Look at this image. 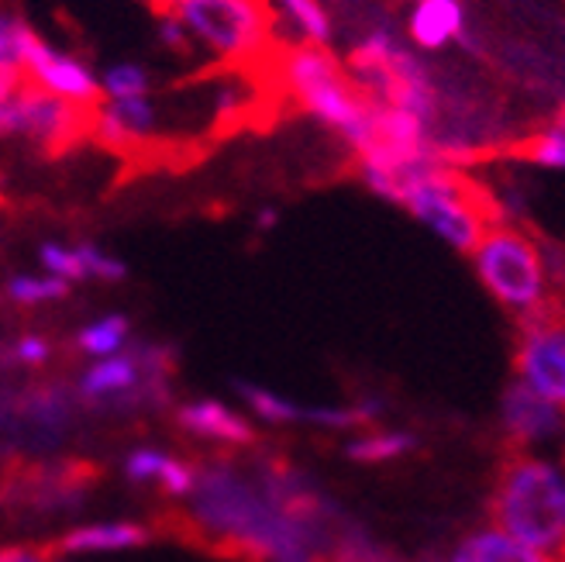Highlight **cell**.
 <instances>
[{
	"instance_id": "cell-1",
	"label": "cell",
	"mask_w": 565,
	"mask_h": 562,
	"mask_svg": "<svg viewBox=\"0 0 565 562\" xmlns=\"http://www.w3.org/2000/svg\"><path fill=\"white\" fill-rule=\"evenodd\" d=\"M493 521L524 549L565 562V466L521 453L493 490Z\"/></svg>"
},
{
	"instance_id": "cell-2",
	"label": "cell",
	"mask_w": 565,
	"mask_h": 562,
	"mask_svg": "<svg viewBox=\"0 0 565 562\" xmlns=\"http://www.w3.org/2000/svg\"><path fill=\"white\" fill-rule=\"evenodd\" d=\"M279 79L307 115L342 135L352 152L362 146L373 118V100L355 87L345 63H338L324 45L297 42L282 52Z\"/></svg>"
},
{
	"instance_id": "cell-3",
	"label": "cell",
	"mask_w": 565,
	"mask_h": 562,
	"mask_svg": "<svg viewBox=\"0 0 565 562\" xmlns=\"http://www.w3.org/2000/svg\"><path fill=\"white\" fill-rule=\"evenodd\" d=\"M397 204L456 252H472L479 238L493 229L479 190L448 162L428 166L424 173L407 180Z\"/></svg>"
},
{
	"instance_id": "cell-4",
	"label": "cell",
	"mask_w": 565,
	"mask_h": 562,
	"mask_svg": "<svg viewBox=\"0 0 565 562\" xmlns=\"http://www.w3.org/2000/svg\"><path fill=\"white\" fill-rule=\"evenodd\" d=\"M469 256H472V269L479 276V284L487 287V294L500 307L521 315V321L542 315L545 294H548L545 259L539 245L524 232L507 229V224H493Z\"/></svg>"
},
{
	"instance_id": "cell-5",
	"label": "cell",
	"mask_w": 565,
	"mask_h": 562,
	"mask_svg": "<svg viewBox=\"0 0 565 562\" xmlns=\"http://www.w3.org/2000/svg\"><path fill=\"white\" fill-rule=\"evenodd\" d=\"M180 21L214 63L242 66L266 52L273 39V11L266 0H186Z\"/></svg>"
},
{
	"instance_id": "cell-6",
	"label": "cell",
	"mask_w": 565,
	"mask_h": 562,
	"mask_svg": "<svg viewBox=\"0 0 565 562\" xmlns=\"http://www.w3.org/2000/svg\"><path fill=\"white\" fill-rule=\"evenodd\" d=\"M73 397L79 407L97 414H135V411H162L173 404V386L169 380L149 377L141 367L135 342L110 356L97 359L79 373Z\"/></svg>"
},
{
	"instance_id": "cell-7",
	"label": "cell",
	"mask_w": 565,
	"mask_h": 562,
	"mask_svg": "<svg viewBox=\"0 0 565 562\" xmlns=\"http://www.w3.org/2000/svg\"><path fill=\"white\" fill-rule=\"evenodd\" d=\"M21 76L28 87H35L49 97H60L83 110H94L104 100L100 73H94L90 63L76 60V55L63 52L60 45H52L45 39H35V45L28 49Z\"/></svg>"
},
{
	"instance_id": "cell-8",
	"label": "cell",
	"mask_w": 565,
	"mask_h": 562,
	"mask_svg": "<svg viewBox=\"0 0 565 562\" xmlns=\"http://www.w3.org/2000/svg\"><path fill=\"white\" fill-rule=\"evenodd\" d=\"M11 125L14 138H24V142L42 149H66L79 135L90 131V110L49 97L24 83L11 97Z\"/></svg>"
},
{
	"instance_id": "cell-9",
	"label": "cell",
	"mask_w": 565,
	"mask_h": 562,
	"mask_svg": "<svg viewBox=\"0 0 565 562\" xmlns=\"http://www.w3.org/2000/svg\"><path fill=\"white\" fill-rule=\"evenodd\" d=\"M518 380L539 390L545 401L565 411V325L534 315L521 321V346H518Z\"/></svg>"
},
{
	"instance_id": "cell-10",
	"label": "cell",
	"mask_w": 565,
	"mask_h": 562,
	"mask_svg": "<svg viewBox=\"0 0 565 562\" xmlns=\"http://www.w3.org/2000/svg\"><path fill=\"white\" fill-rule=\"evenodd\" d=\"M173 425L193 442L217 445V448H252L259 432L252 417L217 397H193L173 407Z\"/></svg>"
},
{
	"instance_id": "cell-11",
	"label": "cell",
	"mask_w": 565,
	"mask_h": 562,
	"mask_svg": "<svg viewBox=\"0 0 565 562\" xmlns=\"http://www.w3.org/2000/svg\"><path fill=\"white\" fill-rule=\"evenodd\" d=\"M500 425L518 448L545 445L565 428V411L545 401L524 380H511L500 397Z\"/></svg>"
},
{
	"instance_id": "cell-12",
	"label": "cell",
	"mask_w": 565,
	"mask_h": 562,
	"mask_svg": "<svg viewBox=\"0 0 565 562\" xmlns=\"http://www.w3.org/2000/svg\"><path fill=\"white\" fill-rule=\"evenodd\" d=\"M159 104L152 97H135V100H100L90 110V135L107 149H135L149 142L159 131Z\"/></svg>"
},
{
	"instance_id": "cell-13",
	"label": "cell",
	"mask_w": 565,
	"mask_h": 562,
	"mask_svg": "<svg viewBox=\"0 0 565 562\" xmlns=\"http://www.w3.org/2000/svg\"><path fill=\"white\" fill-rule=\"evenodd\" d=\"M121 476L131 487H156L162 497L186 500L196 484V466L159 445H135L121 459Z\"/></svg>"
},
{
	"instance_id": "cell-14",
	"label": "cell",
	"mask_w": 565,
	"mask_h": 562,
	"mask_svg": "<svg viewBox=\"0 0 565 562\" xmlns=\"http://www.w3.org/2000/svg\"><path fill=\"white\" fill-rule=\"evenodd\" d=\"M156 539V528L141 524V521H87L63 531L55 552H63L66 559L76 555H110V552H131V549H146Z\"/></svg>"
},
{
	"instance_id": "cell-15",
	"label": "cell",
	"mask_w": 565,
	"mask_h": 562,
	"mask_svg": "<svg viewBox=\"0 0 565 562\" xmlns=\"http://www.w3.org/2000/svg\"><path fill=\"white\" fill-rule=\"evenodd\" d=\"M407 39L424 52H441L448 45H472L462 0H414L407 11Z\"/></svg>"
},
{
	"instance_id": "cell-16",
	"label": "cell",
	"mask_w": 565,
	"mask_h": 562,
	"mask_svg": "<svg viewBox=\"0 0 565 562\" xmlns=\"http://www.w3.org/2000/svg\"><path fill=\"white\" fill-rule=\"evenodd\" d=\"M232 390L235 397L242 401V407L252 414V421H259V425H269V428H294V425H303L307 417V404H297L294 397L279 390H269L256 380H232Z\"/></svg>"
},
{
	"instance_id": "cell-17",
	"label": "cell",
	"mask_w": 565,
	"mask_h": 562,
	"mask_svg": "<svg viewBox=\"0 0 565 562\" xmlns=\"http://www.w3.org/2000/svg\"><path fill=\"white\" fill-rule=\"evenodd\" d=\"M420 448V438L407 428H373L359 432L345 442V459L359 466H386L407 459Z\"/></svg>"
},
{
	"instance_id": "cell-18",
	"label": "cell",
	"mask_w": 565,
	"mask_h": 562,
	"mask_svg": "<svg viewBox=\"0 0 565 562\" xmlns=\"http://www.w3.org/2000/svg\"><path fill=\"white\" fill-rule=\"evenodd\" d=\"M448 562H552V559L524 549L521 542H514L511 536H507V531L490 524V528L472 531L469 539H462Z\"/></svg>"
},
{
	"instance_id": "cell-19",
	"label": "cell",
	"mask_w": 565,
	"mask_h": 562,
	"mask_svg": "<svg viewBox=\"0 0 565 562\" xmlns=\"http://www.w3.org/2000/svg\"><path fill=\"white\" fill-rule=\"evenodd\" d=\"M131 346V321L128 315H118V311H110V315H100L87 325H79L76 335H73V349L79 356H87V359H110V356H118Z\"/></svg>"
},
{
	"instance_id": "cell-20",
	"label": "cell",
	"mask_w": 565,
	"mask_h": 562,
	"mask_svg": "<svg viewBox=\"0 0 565 562\" xmlns=\"http://www.w3.org/2000/svg\"><path fill=\"white\" fill-rule=\"evenodd\" d=\"M4 294L18 307H45V304H60L73 294V287L60 276L49 273H18L4 284Z\"/></svg>"
},
{
	"instance_id": "cell-21",
	"label": "cell",
	"mask_w": 565,
	"mask_h": 562,
	"mask_svg": "<svg viewBox=\"0 0 565 562\" xmlns=\"http://www.w3.org/2000/svg\"><path fill=\"white\" fill-rule=\"evenodd\" d=\"M279 14L294 24V32L300 35L303 45H324L331 42V14L321 0H276Z\"/></svg>"
},
{
	"instance_id": "cell-22",
	"label": "cell",
	"mask_w": 565,
	"mask_h": 562,
	"mask_svg": "<svg viewBox=\"0 0 565 562\" xmlns=\"http://www.w3.org/2000/svg\"><path fill=\"white\" fill-rule=\"evenodd\" d=\"M100 94L104 100L152 97V73L141 63H115L100 73Z\"/></svg>"
},
{
	"instance_id": "cell-23",
	"label": "cell",
	"mask_w": 565,
	"mask_h": 562,
	"mask_svg": "<svg viewBox=\"0 0 565 562\" xmlns=\"http://www.w3.org/2000/svg\"><path fill=\"white\" fill-rule=\"evenodd\" d=\"M35 39L39 35L32 32V24H28L24 18H18L11 11H0V70L21 73L24 55L35 45Z\"/></svg>"
},
{
	"instance_id": "cell-24",
	"label": "cell",
	"mask_w": 565,
	"mask_h": 562,
	"mask_svg": "<svg viewBox=\"0 0 565 562\" xmlns=\"http://www.w3.org/2000/svg\"><path fill=\"white\" fill-rule=\"evenodd\" d=\"M39 266H42V273H49V276L66 279L70 287L87 284V269H83V259H79L76 245H66V242H42V245H39Z\"/></svg>"
},
{
	"instance_id": "cell-25",
	"label": "cell",
	"mask_w": 565,
	"mask_h": 562,
	"mask_svg": "<svg viewBox=\"0 0 565 562\" xmlns=\"http://www.w3.org/2000/svg\"><path fill=\"white\" fill-rule=\"evenodd\" d=\"M76 252H79V259H83V269H87V279H94V284L115 287V284H125V279L131 276L128 263L118 259L115 252L100 248L97 242H76Z\"/></svg>"
},
{
	"instance_id": "cell-26",
	"label": "cell",
	"mask_w": 565,
	"mask_h": 562,
	"mask_svg": "<svg viewBox=\"0 0 565 562\" xmlns=\"http://www.w3.org/2000/svg\"><path fill=\"white\" fill-rule=\"evenodd\" d=\"M73 404H76L73 393H66L60 386H42L35 393H28L24 411H28V417L35 421V425H66Z\"/></svg>"
},
{
	"instance_id": "cell-27",
	"label": "cell",
	"mask_w": 565,
	"mask_h": 562,
	"mask_svg": "<svg viewBox=\"0 0 565 562\" xmlns=\"http://www.w3.org/2000/svg\"><path fill=\"white\" fill-rule=\"evenodd\" d=\"M527 159L542 170H565V125L552 121L527 142Z\"/></svg>"
},
{
	"instance_id": "cell-28",
	"label": "cell",
	"mask_w": 565,
	"mask_h": 562,
	"mask_svg": "<svg viewBox=\"0 0 565 562\" xmlns=\"http://www.w3.org/2000/svg\"><path fill=\"white\" fill-rule=\"evenodd\" d=\"M52 356H55L52 342L45 339V335H39V331L21 335V339L11 346V359L18 362V367H24V370H42V367H49Z\"/></svg>"
},
{
	"instance_id": "cell-29",
	"label": "cell",
	"mask_w": 565,
	"mask_h": 562,
	"mask_svg": "<svg viewBox=\"0 0 565 562\" xmlns=\"http://www.w3.org/2000/svg\"><path fill=\"white\" fill-rule=\"evenodd\" d=\"M156 35H159V42H162L169 52H177V55H186V52L193 49V39H190L186 24L180 21V14H177V11H166V14H159Z\"/></svg>"
},
{
	"instance_id": "cell-30",
	"label": "cell",
	"mask_w": 565,
	"mask_h": 562,
	"mask_svg": "<svg viewBox=\"0 0 565 562\" xmlns=\"http://www.w3.org/2000/svg\"><path fill=\"white\" fill-rule=\"evenodd\" d=\"M0 562H52V552L39 545H4Z\"/></svg>"
},
{
	"instance_id": "cell-31",
	"label": "cell",
	"mask_w": 565,
	"mask_h": 562,
	"mask_svg": "<svg viewBox=\"0 0 565 562\" xmlns=\"http://www.w3.org/2000/svg\"><path fill=\"white\" fill-rule=\"evenodd\" d=\"M24 87V76L21 73H8V70H0V104L11 100L18 91Z\"/></svg>"
},
{
	"instance_id": "cell-32",
	"label": "cell",
	"mask_w": 565,
	"mask_h": 562,
	"mask_svg": "<svg viewBox=\"0 0 565 562\" xmlns=\"http://www.w3.org/2000/svg\"><path fill=\"white\" fill-rule=\"evenodd\" d=\"M276 224H279V211L276 208H263L259 214H256V232H273L276 229Z\"/></svg>"
},
{
	"instance_id": "cell-33",
	"label": "cell",
	"mask_w": 565,
	"mask_h": 562,
	"mask_svg": "<svg viewBox=\"0 0 565 562\" xmlns=\"http://www.w3.org/2000/svg\"><path fill=\"white\" fill-rule=\"evenodd\" d=\"M149 4H152L159 14H166V11H177V8H183L186 0H149Z\"/></svg>"
},
{
	"instance_id": "cell-34",
	"label": "cell",
	"mask_w": 565,
	"mask_h": 562,
	"mask_svg": "<svg viewBox=\"0 0 565 562\" xmlns=\"http://www.w3.org/2000/svg\"><path fill=\"white\" fill-rule=\"evenodd\" d=\"M558 125H565V104H562V110H558V118H555Z\"/></svg>"
},
{
	"instance_id": "cell-35",
	"label": "cell",
	"mask_w": 565,
	"mask_h": 562,
	"mask_svg": "<svg viewBox=\"0 0 565 562\" xmlns=\"http://www.w3.org/2000/svg\"><path fill=\"white\" fill-rule=\"evenodd\" d=\"M52 562H70V559H60V555H55V559H52Z\"/></svg>"
},
{
	"instance_id": "cell-36",
	"label": "cell",
	"mask_w": 565,
	"mask_h": 562,
	"mask_svg": "<svg viewBox=\"0 0 565 562\" xmlns=\"http://www.w3.org/2000/svg\"><path fill=\"white\" fill-rule=\"evenodd\" d=\"M562 435H565V428H562Z\"/></svg>"
}]
</instances>
